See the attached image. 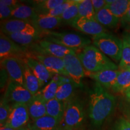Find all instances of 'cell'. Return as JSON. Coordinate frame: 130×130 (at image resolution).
Returning <instances> with one entry per match:
<instances>
[{
	"instance_id": "obj_2",
	"label": "cell",
	"mask_w": 130,
	"mask_h": 130,
	"mask_svg": "<svg viewBox=\"0 0 130 130\" xmlns=\"http://www.w3.org/2000/svg\"><path fill=\"white\" fill-rule=\"evenodd\" d=\"M86 71V74L110 69H119V66L112 61L93 45H90L77 53Z\"/></svg>"
},
{
	"instance_id": "obj_1",
	"label": "cell",
	"mask_w": 130,
	"mask_h": 130,
	"mask_svg": "<svg viewBox=\"0 0 130 130\" xmlns=\"http://www.w3.org/2000/svg\"><path fill=\"white\" fill-rule=\"evenodd\" d=\"M116 104V98L95 83L89 92V118L94 126L99 127L113 113Z\"/></svg>"
},
{
	"instance_id": "obj_9",
	"label": "cell",
	"mask_w": 130,
	"mask_h": 130,
	"mask_svg": "<svg viewBox=\"0 0 130 130\" xmlns=\"http://www.w3.org/2000/svg\"><path fill=\"white\" fill-rule=\"evenodd\" d=\"M25 60L16 57L5 58L1 61V68L10 79V82L24 85V68Z\"/></svg>"
},
{
	"instance_id": "obj_11",
	"label": "cell",
	"mask_w": 130,
	"mask_h": 130,
	"mask_svg": "<svg viewBox=\"0 0 130 130\" xmlns=\"http://www.w3.org/2000/svg\"><path fill=\"white\" fill-rule=\"evenodd\" d=\"M30 119L27 105H12L6 126L14 129H22L28 124Z\"/></svg>"
},
{
	"instance_id": "obj_39",
	"label": "cell",
	"mask_w": 130,
	"mask_h": 130,
	"mask_svg": "<svg viewBox=\"0 0 130 130\" xmlns=\"http://www.w3.org/2000/svg\"><path fill=\"white\" fill-rule=\"evenodd\" d=\"M123 19L125 20L126 22L130 24V6H129V9L128 10L127 12H126V14L125 15L124 17H123Z\"/></svg>"
},
{
	"instance_id": "obj_16",
	"label": "cell",
	"mask_w": 130,
	"mask_h": 130,
	"mask_svg": "<svg viewBox=\"0 0 130 130\" xmlns=\"http://www.w3.org/2000/svg\"><path fill=\"white\" fill-rule=\"evenodd\" d=\"M25 61L33 74L39 80L41 86H43L53 78V75L41 62L31 56L25 58Z\"/></svg>"
},
{
	"instance_id": "obj_19",
	"label": "cell",
	"mask_w": 130,
	"mask_h": 130,
	"mask_svg": "<svg viewBox=\"0 0 130 130\" xmlns=\"http://www.w3.org/2000/svg\"><path fill=\"white\" fill-rule=\"evenodd\" d=\"M27 106L30 118L32 121L47 115L46 102L37 94L35 95Z\"/></svg>"
},
{
	"instance_id": "obj_7",
	"label": "cell",
	"mask_w": 130,
	"mask_h": 130,
	"mask_svg": "<svg viewBox=\"0 0 130 130\" xmlns=\"http://www.w3.org/2000/svg\"><path fill=\"white\" fill-rule=\"evenodd\" d=\"M1 32L5 35L23 33L40 36V32L30 21L16 19H9L1 22Z\"/></svg>"
},
{
	"instance_id": "obj_42",
	"label": "cell",
	"mask_w": 130,
	"mask_h": 130,
	"mask_svg": "<svg viewBox=\"0 0 130 130\" xmlns=\"http://www.w3.org/2000/svg\"><path fill=\"white\" fill-rule=\"evenodd\" d=\"M128 120H129V122H130V108H129V116H128Z\"/></svg>"
},
{
	"instance_id": "obj_38",
	"label": "cell",
	"mask_w": 130,
	"mask_h": 130,
	"mask_svg": "<svg viewBox=\"0 0 130 130\" xmlns=\"http://www.w3.org/2000/svg\"><path fill=\"white\" fill-rule=\"evenodd\" d=\"M0 3L4 4L5 6H8V7H12L13 9H14L18 5L20 4L18 1H16V0H1Z\"/></svg>"
},
{
	"instance_id": "obj_3",
	"label": "cell",
	"mask_w": 130,
	"mask_h": 130,
	"mask_svg": "<svg viewBox=\"0 0 130 130\" xmlns=\"http://www.w3.org/2000/svg\"><path fill=\"white\" fill-rule=\"evenodd\" d=\"M45 39L77 51L91 45L92 40L87 37L74 32L43 31Z\"/></svg>"
},
{
	"instance_id": "obj_21",
	"label": "cell",
	"mask_w": 130,
	"mask_h": 130,
	"mask_svg": "<svg viewBox=\"0 0 130 130\" xmlns=\"http://www.w3.org/2000/svg\"><path fill=\"white\" fill-rule=\"evenodd\" d=\"M61 123L58 120L48 115L32 122L28 125V130H54L57 129Z\"/></svg>"
},
{
	"instance_id": "obj_41",
	"label": "cell",
	"mask_w": 130,
	"mask_h": 130,
	"mask_svg": "<svg viewBox=\"0 0 130 130\" xmlns=\"http://www.w3.org/2000/svg\"><path fill=\"white\" fill-rule=\"evenodd\" d=\"M125 94V96H126V98H127L128 100L130 102V90H128V92H126Z\"/></svg>"
},
{
	"instance_id": "obj_34",
	"label": "cell",
	"mask_w": 130,
	"mask_h": 130,
	"mask_svg": "<svg viewBox=\"0 0 130 130\" xmlns=\"http://www.w3.org/2000/svg\"><path fill=\"white\" fill-rule=\"evenodd\" d=\"M74 2L75 0H66V1L62 4L51 10L50 12H47L46 13L43 14V15L51 16V17H60L63 13V12Z\"/></svg>"
},
{
	"instance_id": "obj_17",
	"label": "cell",
	"mask_w": 130,
	"mask_h": 130,
	"mask_svg": "<svg viewBox=\"0 0 130 130\" xmlns=\"http://www.w3.org/2000/svg\"><path fill=\"white\" fill-rule=\"evenodd\" d=\"M67 78V77L60 75L53 76L48 84H47L44 88L40 90L37 94L45 102L53 100L56 98L59 87L64 81H66Z\"/></svg>"
},
{
	"instance_id": "obj_6",
	"label": "cell",
	"mask_w": 130,
	"mask_h": 130,
	"mask_svg": "<svg viewBox=\"0 0 130 130\" xmlns=\"http://www.w3.org/2000/svg\"><path fill=\"white\" fill-rule=\"evenodd\" d=\"M34 96L24 85L9 82L3 100L7 103L13 104V105H28Z\"/></svg>"
},
{
	"instance_id": "obj_8",
	"label": "cell",
	"mask_w": 130,
	"mask_h": 130,
	"mask_svg": "<svg viewBox=\"0 0 130 130\" xmlns=\"http://www.w3.org/2000/svg\"><path fill=\"white\" fill-rule=\"evenodd\" d=\"M63 60L68 77L76 84L81 86L82 79L86 76V71L78 57L77 53L68 54Z\"/></svg>"
},
{
	"instance_id": "obj_15",
	"label": "cell",
	"mask_w": 130,
	"mask_h": 130,
	"mask_svg": "<svg viewBox=\"0 0 130 130\" xmlns=\"http://www.w3.org/2000/svg\"><path fill=\"white\" fill-rule=\"evenodd\" d=\"M120 72V69L105 70L95 73L86 74V76L94 79L96 83L100 84L104 88L108 89L113 87Z\"/></svg>"
},
{
	"instance_id": "obj_35",
	"label": "cell",
	"mask_w": 130,
	"mask_h": 130,
	"mask_svg": "<svg viewBox=\"0 0 130 130\" xmlns=\"http://www.w3.org/2000/svg\"><path fill=\"white\" fill-rule=\"evenodd\" d=\"M13 9V8L5 6L4 4L0 3V18L1 21L11 18Z\"/></svg>"
},
{
	"instance_id": "obj_30",
	"label": "cell",
	"mask_w": 130,
	"mask_h": 130,
	"mask_svg": "<svg viewBox=\"0 0 130 130\" xmlns=\"http://www.w3.org/2000/svg\"><path fill=\"white\" fill-rule=\"evenodd\" d=\"M13 41L20 46L27 47L31 46L40 36H36L23 33H13L6 35Z\"/></svg>"
},
{
	"instance_id": "obj_22",
	"label": "cell",
	"mask_w": 130,
	"mask_h": 130,
	"mask_svg": "<svg viewBox=\"0 0 130 130\" xmlns=\"http://www.w3.org/2000/svg\"><path fill=\"white\" fill-rule=\"evenodd\" d=\"M37 15V13L33 7L20 3L13 9L10 19L30 21L32 23V20Z\"/></svg>"
},
{
	"instance_id": "obj_12",
	"label": "cell",
	"mask_w": 130,
	"mask_h": 130,
	"mask_svg": "<svg viewBox=\"0 0 130 130\" xmlns=\"http://www.w3.org/2000/svg\"><path fill=\"white\" fill-rule=\"evenodd\" d=\"M71 25L77 30L92 37L108 32L107 29L101 25L95 18H77L71 22Z\"/></svg>"
},
{
	"instance_id": "obj_26",
	"label": "cell",
	"mask_w": 130,
	"mask_h": 130,
	"mask_svg": "<svg viewBox=\"0 0 130 130\" xmlns=\"http://www.w3.org/2000/svg\"><path fill=\"white\" fill-rule=\"evenodd\" d=\"M111 89L115 92L124 93L130 90V68L121 70Z\"/></svg>"
},
{
	"instance_id": "obj_44",
	"label": "cell",
	"mask_w": 130,
	"mask_h": 130,
	"mask_svg": "<svg viewBox=\"0 0 130 130\" xmlns=\"http://www.w3.org/2000/svg\"><path fill=\"white\" fill-rule=\"evenodd\" d=\"M54 130H60V129H54Z\"/></svg>"
},
{
	"instance_id": "obj_10",
	"label": "cell",
	"mask_w": 130,
	"mask_h": 130,
	"mask_svg": "<svg viewBox=\"0 0 130 130\" xmlns=\"http://www.w3.org/2000/svg\"><path fill=\"white\" fill-rule=\"evenodd\" d=\"M27 51V47L20 46L11 40L3 32L0 34V58L1 61L5 58L16 57L22 59Z\"/></svg>"
},
{
	"instance_id": "obj_40",
	"label": "cell",
	"mask_w": 130,
	"mask_h": 130,
	"mask_svg": "<svg viewBox=\"0 0 130 130\" xmlns=\"http://www.w3.org/2000/svg\"><path fill=\"white\" fill-rule=\"evenodd\" d=\"M27 128H22V129H14V128H12L8 127V126H1L0 130H25Z\"/></svg>"
},
{
	"instance_id": "obj_5",
	"label": "cell",
	"mask_w": 130,
	"mask_h": 130,
	"mask_svg": "<svg viewBox=\"0 0 130 130\" xmlns=\"http://www.w3.org/2000/svg\"><path fill=\"white\" fill-rule=\"evenodd\" d=\"M84 113L83 106L74 96L65 103L63 121L65 130H77L83 122Z\"/></svg>"
},
{
	"instance_id": "obj_45",
	"label": "cell",
	"mask_w": 130,
	"mask_h": 130,
	"mask_svg": "<svg viewBox=\"0 0 130 130\" xmlns=\"http://www.w3.org/2000/svg\"><path fill=\"white\" fill-rule=\"evenodd\" d=\"M25 130H28V128H27V129H26Z\"/></svg>"
},
{
	"instance_id": "obj_31",
	"label": "cell",
	"mask_w": 130,
	"mask_h": 130,
	"mask_svg": "<svg viewBox=\"0 0 130 130\" xmlns=\"http://www.w3.org/2000/svg\"><path fill=\"white\" fill-rule=\"evenodd\" d=\"M77 3L78 8V18H95L96 13L92 5V0H77Z\"/></svg>"
},
{
	"instance_id": "obj_20",
	"label": "cell",
	"mask_w": 130,
	"mask_h": 130,
	"mask_svg": "<svg viewBox=\"0 0 130 130\" xmlns=\"http://www.w3.org/2000/svg\"><path fill=\"white\" fill-rule=\"evenodd\" d=\"M24 86L34 96L39 92L42 87L39 80L29 68L25 59L24 68Z\"/></svg>"
},
{
	"instance_id": "obj_36",
	"label": "cell",
	"mask_w": 130,
	"mask_h": 130,
	"mask_svg": "<svg viewBox=\"0 0 130 130\" xmlns=\"http://www.w3.org/2000/svg\"><path fill=\"white\" fill-rule=\"evenodd\" d=\"M115 130H130V122L127 119L119 118L115 125Z\"/></svg>"
},
{
	"instance_id": "obj_37",
	"label": "cell",
	"mask_w": 130,
	"mask_h": 130,
	"mask_svg": "<svg viewBox=\"0 0 130 130\" xmlns=\"http://www.w3.org/2000/svg\"><path fill=\"white\" fill-rule=\"evenodd\" d=\"M92 3L95 13L104 9L107 6V3L105 0H92Z\"/></svg>"
},
{
	"instance_id": "obj_18",
	"label": "cell",
	"mask_w": 130,
	"mask_h": 130,
	"mask_svg": "<svg viewBox=\"0 0 130 130\" xmlns=\"http://www.w3.org/2000/svg\"><path fill=\"white\" fill-rule=\"evenodd\" d=\"M62 22L60 17H51L43 14H37L32 21V24L39 32L51 31L59 27Z\"/></svg>"
},
{
	"instance_id": "obj_27",
	"label": "cell",
	"mask_w": 130,
	"mask_h": 130,
	"mask_svg": "<svg viewBox=\"0 0 130 130\" xmlns=\"http://www.w3.org/2000/svg\"><path fill=\"white\" fill-rule=\"evenodd\" d=\"M46 114L60 122H61L64 116L65 103L55 98L46 102Z\"/></svg>"
},
{
	"instance_id": "obj_25",
	"label": "cell",
	"mask_w": 130,
	"mask_h": 130,
	"mask_svg": "<svg viewBox=\"0 0 130 130\" xmlns=\"http://www.w3.org/2000/svg\"><path fill=\"white\" fill-rule=\"evenodd\" d=\"M106 7L119 19H123L130 6V0H105Z\"/></svg>"
},
{
	"instance_id": "obj_33",
	"label": "cell",
	"mask_w": 130,
	"mask_h": 130,
	"mask_svg": "<svg viewBox=\"0 0 130 130\" xmlns=\"http://www.w3.org/2000/svg\"><path fill=\"white\" fill-rule=\"evenodd\" d=\"M12 106L10 105V104L7 103L3 99L1 100L0 104V125L1 126H6L8 119L9 118L10 114L11 112Z\"/></svg>"
},
{
	"instance_id": "obj_23",
	"label": "cell",
	"mask_w": 130,
	"mask_h": 130,
	"mask_svg": "<svg viewBox=\"0 0 130 130\" xmlns=\"http://www.w3.org/2000/svg\"><path fill=\"white\" fill-rule=\"evenodd\" d=\"M79 87L80 86L76 84L68 77L66 81H64L58 88L56 98L66 103L74 96L75 89Z\"/></svg>"
},
{
	"instance_id": "obj_32",
	"label": "cell",
	"mask_w": 130,
	"mask_h": 130,
	"mask_svg": "<svg viewBox=\"0 0 130 130\" xmlns=\"http://www.w3.org/2000/svg\"><path fill=\"white\" fill-rule=\"evenodd\" d=\"M78 16V8L77 0H75V2L70 6L60 16L63 21V22H68L71 24Z\"/></svg>"
},
{
	"instance_id": "obj_4",
	"label": "cell",
	"mask_w": 130,
	"mask_h": 130,
	"mask_svg": "<svg viewBox=\"0 0 130 130\" xmlns=\"http://www.w3.org/2000/svg\"><path fill=\"white\" fill-rule=\"evenodd\" d=\"M92 43L100 51L115 62H120L122 50V40L108 32L92 37Z\"/></svg>"
},
{
	"instance_id": "obj_43",
	"label": "cell",
	"mask_w": 130,
	"mask_h": 130,
	"mask_svg": "<svg viewBox=\"0 0 130 130\" xmlns=\"http://www.w3.org/2000/svg\"><path fill=\"white\" fill-rule=\"evenodd\" d=\"M128 35V37H129V40H130V35Z\"/></svg>"
},
{
	"instance_id": "obj_29",
	"label": "cell",
	"mask_w": 130,
	"mask_h": 130,
	"mask_svg": "<svg viewBox=\"0 0 130 130\" xmlns=\"http://www.w3.org/2000/svg\"><path fill=\"white\" fill-rule=\"evenodd\" d=\"M130 68V40L126 35L122 39V50L121 59L119 64V69Z\"/></svg>"
},
{
	"instance_id": "obj_14",
	"label": "cell",
	"mask_w": 130,
	"mask_h": 130,
	"mask_svg": "<svg viewBox=\"0 0 130 130\" xmlns=\"http://www.w3.org/2000/svg\"><path fill=\"white\" fill-rule=\"evenodd\" d=\"M38 46L40 50V53L39 54L50 55L61 58H63L68 54L76 53V51L72 49L49 41L45 39L39 41Z\"/></svg>"
},
{
	"instance_id": "obj_24",
	"label": "cell",
	"mask_w": 130,
	"mask_h": 130,
	"mask_svg": "<svg viewBox=\"0 0 130 130\" xmlns=\"http://www.w3.org/2000/svg\"><path fill=\"white\" fill-rule=\"evenodd\" d=\"M95 19L105 28H115L118 26L121 20L114 15L106 7L96 13Z\"/></svg>"
},
{
	"instance_id": "obj_28",
	"label": "cell",
	"mask_w": 130,
	"mask_h": 130,
	"mask_svg": "<svg viewBox=\"0 0 130 130\" xmlns=\"http://www.w3.org/2000/svg\"><path fill=\"white\" fill-rule=\"evenodd\" d=\"M66 0H44L35 1V8L37 14H43L64 3Z\"/></svg>"
},
{
	"instance_id": "obj_13",
	"label": "cell",
	"mask_w": 130,
	"mask_h": 130,
	"mask_svg": "<svg viewBox=\"0 0 130 130\" xmlns=\"http://www.w3.org/2000/svg\"><path fill=\"white\" fill-rule=\"evenodd\" d=\"M31 57L41 62L52 74L60 75L68 77L63 58L42 54H35Z\"/></svg>"
}]
</instances>
